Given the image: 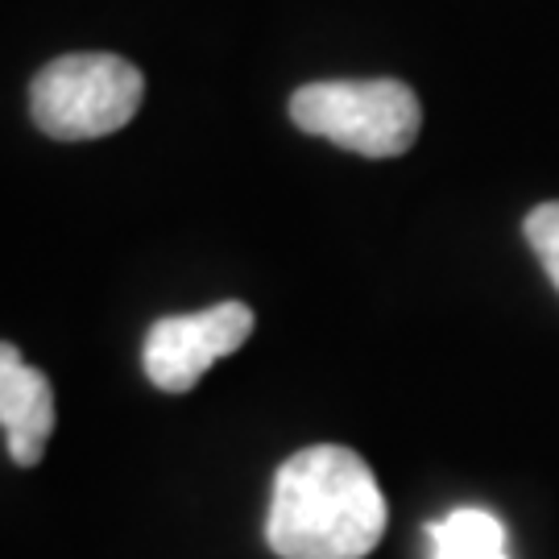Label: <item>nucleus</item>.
<instances>
[{
	"instance_id": "nucleus-3",
	"label": "nucleus",
	"mask_w": 559,
	"mask_h": 559,
	"mask_svg": "<svg viewBox=\"0 0 559 559\" xmlns=\"http://www.w3.org/2000/svg\"><path fill=\"white\" fill-rule=\"evenodd\" d=\"M141 71L117 55H67L41 67L29 104L55 141H92L124 129L141 104Z\"/></svg>"
},
{
	"instance_id": "nucleus-4",
	"label": "nucleus",
	"mask_w": 559,
	"mask_h": 559,
	"mask_svg": "<svg viewBox=\"0 0 559 559\" xmlns=\"http://www.w3.org/2000/svg\"><path fill=\"white\" fill-rule=\"evenodd\" d=\"M253 336V311L245 302H216L200 316L158 320L145 336V378L166 394L195 390L207 365L237 353Z\"/></svg>"
},
{
	"instance_id": "nucleus-2",
	"label": "nucleus",
	"mask_w": 559,
	"mask_h": 559,
	"mask_svg": "<svg viewBox=\"0 0 559 559\" xmlns=\"http://www.w3.org/2000/svg\"><path fill=\"white\" fill-rule=\"evenodd\" d=\"M290 117L302 133L365 158H399L423 129L419 96L399 80L307 83L290 96Z\"/></svg>"
},
{
	"instance_id": "nucleus-7",
	"label": "nucleus",
	"mask_w": 559,
	"mask_h": 559,
	"mask_svg": "<svg viewBox=\"0 0 559 559\" xmlns=\"http://www.w3.org/2000/svg\"><path fill=\"white\" fill-rule=\"evenodd\" d=\"M526 240H531V249L539 253L551 286L559 290V200L539 203V207L526 216Z\"/></svg>"
},
{
	"instance_id": "nucleus-1",
	"label": "nucleus",
	"mask_w": 559,
	"mask_h": 559,
	"mask_svg": "<svg viewBox=\"0 0 559 559\" xmlns=\"http://www.w3.org/2000/svg\"><path fill=\"white\" fill-rule=\"evenodd\" d=\"M385 531V498L373 468L340 448L316 443L274 477L265 539L282 559H365Z\"/></svg>"
},
{
	"instance_id": "nucleus-6",
	"label": "nucleus",
	"mask_w": 559,
	"mask_h": 559,
	"mask_svg": "<svg viewBox=\"0 0 559 559\" xmlns=\"http://www.w3.org/2000/svg\"><path fill=\"white\" fill-rule=\"evenodd\" d=\"M427 539H431V559H510L501 522L477 506H460L448 519L431 522Z\"/></svg>"
},
{
	"instance_id": "nucleus-5",
	"label": "nucleus",
	"mask_w": 559,
	"mask_h": 559,
	"mask_svg": "<svg viewBox=\"0 0 559 559\" xmlns=\"http://www.w3.org/2000/svg\"><path fill=\"white\" fill-rule=\"evenodd\" d=\"M0 427L9 436V456L34 468L55 431V390L41 369L25 365L13 344L0 340Z\"/></svg>"
}]
</instances>
